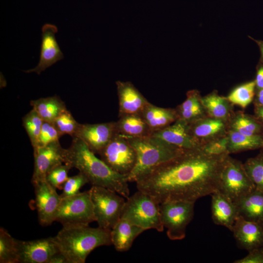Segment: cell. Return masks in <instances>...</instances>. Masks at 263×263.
<instances>
[{
	"label": "cell",
	"instance_id": "obj_36",
	"mask_svg": "<svg viewBox=\"0 0 263 263\" xmlns=\"http://www.w3.org/2000/svg\"><path fill=\"white\" fill-rule=\"evenodd\" d=\"M228 138L227 135H221L202 144L203 151L209 155H221L229 154L228 151Z\"/></svg>",
	"mask_w": 263,
	"mask_h": 263
},
{
	"label": "cell",
	"instance_id": "obj_45",
	"mask_svg": "<svg viewBox=\"0 0 263 263\" xmlns=\"http://www.w3.org/2000/svg\"><path fill=\"white\" fill-rule=\"evenodd\" d=\"M262 135H263V134H262ZM261 149H262V150H261V151L263 152V148H262Z\"/></svg>",
	"mask_w": 263,
	"mask_h": 263
},
{
	"label": "cell",
	"instance_id": "obj_15",
	"mask_svg": "<svg viewBox=\"0 0 263 263\" xmlns=\"http://www.w3.org/2000/svg\"><path fill=\"white\" fill-rule=\"evenodd\" d=\"M57 27L54 24L46 23L41 28V43L38 63L33 69L23 71L26 73L41 72L64 58L63 54L56 40Z\"/></svg>",
	"mask_w": 263,
	"mask_h": 263
},
{
	"label": "cell",
	"instance_id": "obj_2",
	"mask_svg": "<svg viewBox=\"0 0 263 263\" xmlns=\"http://www.w3.org/2000/svg\"><path fill=\"white\" fill-rule=\"evenodd\" d=\"M81 139L73 137L68 149H65L64 163L77 169L92 186L113 190L124 198L130 196L127 177L113 170L99 159Z\"/></svg>",
	"mask_w": 263,
	"mask_h": 263
},
{
	"label": "cell",
	"instance_id": "obj_17",
	"mask_svg": "<svg viewBox=\"0 0 263 263\" xmlns=\"http://www.w3.org/2000/svg\"><path fill=\"white\" fill-rule=\"evenodd\" d=\"M231 231L242 248L248 251L263 247V222L248 221L238 216Z\"/></svg>",
	"mask_w": 263,
	"mask_h": 263
},
{
	"label": "cell",
	"instance_id": "obj_43",
	"mask_svg": "<svg viewBox=\"0 0 263 263\" xmlns=\"http://www.w3.org/2000/svg\"><path fill=\"white\" fill-rule=\"evenodd\" d=\"M255 105L263 106V88L257 90L255 99Z\"/></svg>",
	"mask_w": 263,
	"mask_h": 263
},
{
	"label": "cell",
	"instance_id": "obj_6",
	"mask_svg": "<svg viewBox=\"0 0 263 263\" xmlns=\"http://www.w3.org/2000/svg\"><path fill=\"white\" fill-rule=\"evenodd\" d=\"M90 189L95 221L98 226L111 230L121 218L124 199L104 187L92 186Z\"/></svg>",
	"mask_w": 263,
	"mask_h": 263
},
{
	"label": "cell",
	"instance_id": "obj_12",
	"mask_svg": "<svg viewBox=\"0 0 263 263\" xmlns=\"http://www.w3.org/2000/svg\"><path fill=\"white\" fill-rule=\"evenodd\" d=\"M19 263H48L59 251L54 237L31 241L17 240Z\"/></svg>",
	"mask_w": 263,
	"mask_h": 263
},
{
	"label": "cell",
	"instance_id": "obj_24",
	"mask_svg": "<svg viewBox=\"0 0 263 263\" xmlns=\"http://www.w3.org/2000/svg\"><path fill=\"white\" fill-rule=\"evenodd\" d=\"M117 134L126 138L151 136L152 132L140 114H129L119 117L115 121Z\"/></svg>",
	"mask_w": 263,
	"mask_h": 263
},
{
	"label": "cell",
	"instance_id": "obj_27",
	"mask_svg": "<svg viewBox=\"0 0 263 263\" xmlns=\"http://www.w3.org/2000/svg\"><path fill=\"white\" fill-rule=\"evenodd\" d=\"M227 136L229 153L263 148L262 135H247L230 129Z\"/></svg>",
	"mask_w": 263,
	"mask_h": 263
},
{
	"label": "cell",
	"instance_id": "obj_39",
	"mask_svg": "<svg viewBox=\"0 0 263 263\" xmlns=\"http://www.w3.org/2000/svg\"><path fill=\"white\" fill-rule=\"evenodd\" d=\"M234 263H263V247L248 251L244 257L236 260Z\"/></svg>",
	"mask_w": 263,
	"mask_h": 263
},
{
	"label": "cell",
	"instance_id": "obj_30",
	"mask_svg": "<svg viewBox=\"0 0 263 263\" xmlns=\"http://www.w3.org/2000/svg\"><path fill=\"white\" fill-rule=\"evenodd\" d=\"M232 130L247 135H262L263 125L255 118L245 114H239L231 123Z\"/></svg>",
	"mask_w": 263,
	"mask_h": 263
},
{
	"label": "cell",
	"instance_id": "obj_33",
	"mask_svg": "<svg viewBox=\"0 0 263 263\" xmlns=\"http://www.w3.org/2000/svg\"><path fill=\"white\" fill-rule=\"evenodd\" d=\"M43 122L44 121L33 109L22 118V125L33 148L36 145Z\"/></svg>",
	"mask_w": 263,
	"mask_h": 263
},
{
	"label": "cell",
	"instance_id": "obj_22",
	"mask_svg": "<svg viewBox=\"0 0 263 263\" xmlns=\"http://www.w3.org/2000/svg\"><path fill=\"white\" fill-rule=\"evenodd\" d=\"M152 133L173 123L178 118L175 109L157 107L149 103L140 113Z\"/></svg>",
	"mask_w": 263,
	"mask_h": 263
},
{
	"label": "cell",
	"instance_id": "obj_28",
	"mask_svg": "<svg viewBox=\"0 0 263 263\" xmlns=\"http://www.w3.org/2000/svg\"><path fill=\"white\" fill-rule=\"evenodd\" d=\"M226 98L215 93L210 94L201 98V103L211 117L225 121L229 116V105Z\"/></svg>",
	"mask_w": 263,
	"mask_h": 263
},
{
	"label": "cell",
	"instance_id": "obj_5",
	"mask_svg": "<svg viewBox=\"0 0 263 263\" xmlns=\"http://www.w3.org/2000/svg\"><path fill=\"white\" fill-rule=\"evenodd\" d=\"M121 218L145 230L153 229L162 232L164 229L160 204L150 195L139 190L125 201Z\"/></svg>",
	"mask_w": 263,
	"mask_h": 263
},
{
	"label": "cell",
	"instance_id": "obj_13",
	"mask_svg": "<svg viewBox=\"0 0 263 263\" xmlns=\"http://www.w3.org/2000/svg\"><path fill=\"white\" fill-rule=\"evenodd\" d=\"M34 150V168L32 184L46 180L47 173L54 167L64 163L65 149L59 141Z\"/></svg>",
	"mask_w": 263,
	"mask_h": 263
},
{
	"label": "cell",
	"instance_id": "obj_29",
	"mask_svg": "<svg viewBox=\"0 0 263 263\" xmlns=\"http://www.w3.org/2000/svg\"><path fill=\"white\" fill-rule=\"evenodd\" d=\"M0 263H19L17 239L2 227L0 228Z\"/></svg>",
	"mask_w": 263,
	"mask_h": 263
},
{
	"label": "cell",
	"instance_id": "obj_26",
	"mask_svg": "<svg viewBox=\"0 0 263 263\" xmlns=\"http://www.w3.org/2000/svg\"><path fill=\"white\" fill-rule=\"evenodd\" d=\"M178 119L190 123L204 118L205 111L201 103V97L198 91L191 90L187 93L184 102L175 109Z\"/></svg>",
	"mask_w": 263,
	"mask_h": 263
},
{
	"label": "cell",
	"instance_id": "obj_4",
	"mask_svg": "<svg viewBox=\"0 0 263 263\" xmlns=\"http://www.w3.org/2000/svg\"><path fill=\"white\" fill-rule=\"evenodd\" d=\"M126 138L137 156L136 164L127 176L128 182H136L152 169L176 157L185 150L151 135Z\"/></svg>",
	"mask_w": 263,
	"mask_h": 263
},
{
	"label": "cell",
	"instance_id": "obj_21",
	"mask_svg": "<svg viewBox=\"0 0 263 263\" xmlns=\"http://www.w3.org/2000/svg\"><path fill=\"white\" fill-rule=\"evenodd\" d=\"M234 203L239 216L248 221L263 222V192L257 188Z\"/></svg>",
	"mask_w": 263,
	"mask_h": 263
},
{
	"label": "cell",
	"instance_id": "obj_20",
	"mask_svg": "<svg viewBox=\"0 0 263 263\" xmlns=\"http://www.w3.org/2000/svg\"><path fill=\"white\" fill-rule=\"evenodd\" d=\"M144 231L142 228L121 218L111 230L112 245L117 251H127L135 239Z\"/></svg>",
	"mask_w": 263,
	"mask_h": 263
},
{
	"label": "cell",
	"instance_id": "obj_41",
	"mask_svg": "<svg viewBox=\"0 0 263 263\" xmlns=\"http://www.w3.org/2000/svg\"><path fill=\"white\" fill-rule=\"evenodd\" d=\"M48 263H69V262L66 257L59 251L51 258Z\"/></svg>",
	"mask_w": 263,
	"mask_h": 263
},
{
	"label": "cell",
	"instance_id": "obj_19",
	"mask_svg": "<svg viewBox=\"0 0 263 263\" xmlns=\"http://www.w3.org/2000/svg\"><path fill=\"white\" fill-rule=\"evenodd\" d=\"M210 195L211 216L213 223L224 226L231 231L239 216L236 205L218 190Z\"/></svg>",
	"mask_w": 263,
	"mask_h": 263
},
{
	"label": "cell",
	"instance_id": "obj_38",
	"mask_svg": "<svg viewBox=\"0 0 263 263\" xmlns=\"http://www.w3.org/2000/svg\"><path fill=\"white\" fill-rule=\"evenodd\" d=\"M61 137L52 123L44 121L36 146L38 148L45 146L51 143L59 141Z\"/></svg>",
	"mask_w": 263,
	"mask_h": 263
},
{
	"label": "cell",
	"instance_id": "obj_8",
	"mask_svg": "<svg viewBox=\"0 0 263 263\" xmlns=\"http://www.w3.org/2000/svg\"><path fill=\"white\" fill-rule=\"evenodd\" d=\"M194 204L180 200L160 204L162 222L170 240H181L185 238L187 227L194 215Z\"/></svg>",
	"mask_w": 263,
	"mask_h": 263
},
{
	"label": "cell",
	"instance_id": "obj_34",
	"mask_svg": "<svg viewBox=\"0 0 263 263\" xmlns=\"http://www.w3.org/2000/svg\"><path fill=\"white\" fill-rule=\"evenodd\" d=\"M52 123L61 136L69 134L72 137L75 136L80 124L67 109L62 112Z\"/></svg>",
	"mask_w": 263,
	"mask_h": 263
},
{
	"label": "cell",
	"instance_id": "obj_31",
	"mask_svg": "<svg viewBox=\"0 0 263 263\" xmlns=\"http://www.w3.org/2000/svg\"><path fill=\"white\" fill-rule=\"evenodd\" d=\"M255 91V80L251 81L235 88L226 98L229 102L245 108L253 101Z\"/></svg>",
	"mask_w": 263,
	"mask_h": 263
},
{
	"label": "cell",
	"instance_id": "obj_14",
	"mask_svg": "<svg viewBox=\"0 0 263 263\" xmlns=\"http://www.w3.org/2000/svg\"><path fill=\"white\" fill-rule=\"evenodd\" d=\"M116 133L115 122L79 124L74 137L81 139L91 151L98 154Z\"/></svg>",
	"mask_w": 263,
	"mask_h": 263
},
{
	"label": "cell",
	"instance_id": "obj_16",
	"mask_svg": "<svg viewBox=\"0 0 263 263\" xmlns=\"http://www.w3.org/2000/svg\"><path fill=\"white\" fill-rule=\"evenodd\" d=\"M151 136L184 150L199 148L202 144L189 132L188 123L177 119L173 123L158 131Z\"/></svg>",
	"mask_w": 263,
	"mask_h": 263
},
{
	"label": "cell",
	"instance_id": "obj_40",
	"mask_svg": "<svg viewBox=\"0 0 263 263\" xmlns=\"http://www.w3.org/2000/svg\"><path fill=\"white\" fill-rule=\"evenodd\" d=\"M256 90H259L263 88V65L262 64L257 69L256 78Z\"/></svg>",
	"mask_w": 263,
	"mask_h": 263
},
{
	"label": "cell",
	"instance_id": "obj_11",
	"mask_svg": "<svg viewBox=\"0 0 263 263\" xmlns=\"http://www.w3.org/2000/svg\"><path fill=\"white\" fill-rule=\"evenodd\" d=\"M35 188V204L39 224L47 226L55 221L56 213L61 200L56 189L46 180L33 184Z\"/></svg>",
	"mask_w": 263,
	"mask_h": 263
},
{
	"label": "cell",
	"instance_id": "obj_7",
	"mask_svg": "<svg viewBox=\"0 0 263 263\" xmlns=\"http://www.w3.org/2000/svg\"><path fill=\"white\" fill-rule=\"evenodd\" d=\"M55 221L63 226L89 225L95 221L90 189L62 198Z\"/></svg>",
	"mask_w": 263,
	"mask_h": 263
},
{
	"label": "cell",
	"instance_id": "obj_42",
	"mask_svg": "<svg viewBox=\"0 0 263 263\" xmlns=\"http://www.w3.org/2000/svg\"><path fill=\"white\" fill-rule=\"evenodd\" d=\"M255 117L263 125V106L255 105Z\"/></svg>",
	"mask_w": 263,
	"mask_h": 263
},
{
	"label": "cell",
	"instance_id": "obj_37",
	"mask_svg": "<svg viewBox=\"0 0 263 263\" xmlns=\"http://www.w3.org/2000/svg\"><path fill=\"white\" fill-rule=\"evenodd\" d=\"M89 183L87 178L81 172L69 177L63 184L61 198H65L76 194L80 189L85 184Z\"/></svg>",
	"mask_w": 263,
	"mask_h": 263
},
{
	"label": "cell",
	"instance_id": "obj_23",
	"mask_svg": "<svg viewBox=\"0 0 263 263\" xmlns=\"http://www.w3.org/2000/svg\"><path fill=\"white\" fill-rule=\"evenodd\" d=\"M189 132L201 144L222 135L225 128V121L215 118H203L188 123Z\"/></svg>",
	"mask_w": 263,
	"mask_h": 263
},
{
	"label": "cell",
	"instance_id": "obj_3",
	"mask_svg": "<svg viewBox=\"0 0 263 263\" xmlns=\"http://www.w3.org/2000/svg\"><path fill=\"white\" fill-rule=\"evenodd\" d=\"M54 238L69 263H84L95 248L112 244L111 230L89 225L63 226Z\"/></svg>",
	"mask_w": 263,
	"mask_h": 263
},
{
	"label": "cell",
	"instance_id": "obj_18",
	"mask_svg": "<svg viewBox=\"0 0 263 263\" xmlns=\"http://www.w3.org/2000/svg\"><path fill=\"white\" fill-rule=\"evenodd\" d=\"M119 102V117L140 114L150 103L130 81L116 82Z\"/></svg>",
	"mask_w": 263,
	"mask_h": 263
},
{
	"label": "cell",
	"instance_id": "obj_32",
	"mask_svg": "<svg viewBox=\"0 0 263 263\" xmlns=\"http://www.w3.org/2000/svg\"><path fill=\"white\" fill-rule=\"evenodd\" d=\"M244 164V169L256 188L263 192V152L248 159Z\"/></svg>",
	"mask_w": 263,
	"mask_h": 263
},
{
	"label": "cell",
	"instance_id": "obj_44",
	"mask_svg": "<svg viewBox=\"0 0 263 263\" xmlns=\"http://www.w3.org/2000/svg\"><path fill=\"white\" fill-rule=\"evenodd\" d=\"M252 39L256 42L259 47L261 55V62L262 63V64L263 65V41L256 40L253 38H252Z\"/></svg>",
	"mask_w": 263,
	"mask_h": 263
},
{
	"label": "cell",
	"instance_id": "obj_1",
	"mask_svg": "<svg viewBox=\"0 0 263 263\" xmlns=\"http://www.w3.org/2000/svg\"><path fill=\"white\" fill-rule=\"evenodd\" d=\"M228 156L207 154L201 147L185 150L137 179V188L159 204L173 200L195 203L218 189L221 172Z\"/></svg>",
	"mask_w": 263,
	"mask_h": 263
},
{
	"label": "cell",
	"instance_id": "obj_10",
	"mask_svg": "<svg viewBox=\"0 0 263 263\" xmlns=\"http://www.w3.org/2000/svg\"><path fill=\"white\" fill-rule=\"evenodd\" d=\"M98 154L111 169L127 177L136 162V153L133 147L126 137L117 133Z\"/></svg>",
	"mask_w": 263,
	"mask_h": 263
},
{
	"label": "cell",
	"instance_id": "obj_25",
	"mask_svg": "<svg viewBox=\"0 0 263 263\" xmlns=\"http://www.w3.org/2000/svg\"><path fill=\"white\" fill-rule=\"evenodd\" d=\"M30 105L44 121L50 123L67 110L64 102L56 95L31 100Z\"/></svg>",
	"mask_w": 263,
	"mask_h": 263
},
{
	"label": "cell",
	"instance_id": "obj_9",
	"mask_svg": "<svg viewBox=\"0 0 263 263\" xmlns=\"http://www.w3.org/2000/svg\"><path fill=\"white\" fill-rule=\"evenodd\" d=\"M255 188L244 164L228 156L221 172L218 190L235 203Z\"/></svg>",
	"mask_w": 263,
	"mask_h": 263
},
{
	"label": "cell",
	"instance_id": "obj_35",
	"mask_svg": "<svg viewBox=\"0 0 263 263\" xmlns=\"http://www.w3.org/2000/svg\"><path fill=\"white\" fill-rule=\"evenodd\" d=\"M71 168V166L66 163L59 164L47 173L46 180L56 189H62L63 184L69 177L68 172Z\"/></svg>",
	"mask_w": 263,
	"mask_h": 263
}]
</instances>
